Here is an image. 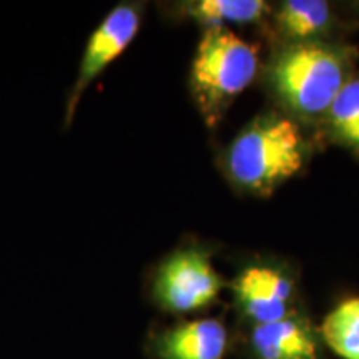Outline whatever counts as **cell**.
<instances>
[{
	"instance_id": "cell-1",
	"label": "cell",
	"mask_w": 359,
	"mask_h": 359,
	"mask_svg": "<svg viewBox=\"0 0 359 359\" xmlns=\"http://www.w3.org/2000/svg\"><path fill=\"white\" fill-rule=\"evenodd\" d=\"M356 57L349 45L326 40L288 45L269 67V85L293 115L320 118L353 79Z\"/></svg>"
},
{
	"instance_id": "cell-2",
	"label": "cell",
	"mask_w": 359,
	"mask_h": 359,
	"mask_svg": "<svg viewBox=\"0 0 359 359\" xmlns=\"http://www.w3.org/2000/svg\"><path fill=\"white\" fill-rule=\"evenodd\" d=\"M306 142L294 120L259 116L236 135L224 156L228 178L241 190L268 195L303 168Z\"/></svg>"
},
{
	"instance_id": "cell-3",
	"label": "cell",
	"mask_w": 359,
	"mask_h": 359,
	"mask_svg": "<svg viewBox=\"0 0 359 359\" xmlns=\"http://www.w3.org/2000/svg\"><path fill=\"white\" fill-rule=\"evenodd\" d=\"M259 69L258 48L224 27L201 35L191 64L190 87L205 122L215 127L228 105L250 87Z\"/></svg>"
},
{
	"instance_id": "cell-4",
	"label": "cell",
	"mask_w": 359,
	"mask_h": 359,
	"mask_svg": "<svg viewBox=\"0 0 359 359\" xmlns=\"http://www.w3.org/2000/svg\"><path fill=\"white\" fill-rule=\"evenodd\" d=\"M223 280L203 250H180L165 259L156 273L155 299L170 313L203 309L218 298Z\"/></svg>"
},
{
	"instance_id": "cell-5",
	"label": "cell",
	"mask_w": 359,
	"mask_h": 359,
	"mask_svg": "<svg viewBox=\"0 0 359 359\" xmlns=\"http://www.w3.org/2000/svg\"><path fill=\"white\" fill-rule=\"evenodd\" d=\"M140 8L132 6V4H122V6H116L92 34L87 48H85L82 64H80L77 82L74 85L69 105H67V123L74 116L75 107H77L83 90L116 57L122 55V52L135 39L138 29H140Z\"/></svg>"
},
{
	"instance_id": "cell-6",
	"label": "cell",
	"mask_w": 359,
	"mask_h": 359,
	"mask_svg": "<svg viewBox=\"0 0 359 359\" xmlns=\"http://www.w3.org/2000/svg\"><path fill=\"white\" fill-rule=\"evenodd\" d=\"M233 290L241 311L255 326L291 316L293 283L280 269L258 264L246 268L236 278Z\"/></svg>"
},
{
	"instance_id": "cell-7",
	"label": "cell",
	"mask_w": 359,
	"mask_h": 359,
	"mask_svg": "<svg viewBox=\"0 0 359 359\" xmlns=\"http://www.w3.org/2000/svg\"><path fill=\"white\" fill-rule=\"evenodd\" d=\"M228 331L218 320H196L178 325L156 336L155 351L160 359H223Z\"/></svg>"
},
{
	"instance_id": "cell-8",
	"label": "cell",
	"mask_w": 359,
	"mask_h": 359,
	"mask_svg": "<svg viewBox=\"0 0 359 359\" xmlns=\"http://www.w3.org/2000/svg\"><path fill=\"white\" fill-rule=\"evenodd\" d=\"M251 346L262 359H320L313 330L293 314L285 320L255 326Z\"/></svg>"
},
{
	"instance_id": "cell-9",
	"label": "cell",
	"mask_w": 359,
	"mask_h": 359,
	"mask_svg": "<svg viewBox=\"0 0 359 359\" xmlns=\"http://www.w3.org/2000/svg\"><path fill=\"white\" fill-rule=\"evenodd\" d=\"M278 32L290 45L323 40L333 27V11L325 0H286L276 13Z\"/></svg>"
},
{
	"instance_id": "cell-10",
	"label": "cell",
	"mask_w": 359,
	"mask_h": 359,
	"mask_svg": "<svg viewBox=\"0 0 359 359\" xmlns=\"http://www.w3.org/2000/svg\"><path fill=\"white\" fill-rule=\"evenodd\" d=\"M268 11V4L263 0H196L183 4V12L190 19L206 25V29L255 24Z\"/></svg>"
},
{
	"instance_id": "cell-11",
	"label": "cell",
	"mask_w": 359,
	"mask_h": 359,
	"mask_svg": "<svg viewBox=\"0 0 359 359\" xmlns=\"http://www.w3.org/2000/svg\"><path fill=\"white\" fill-rule=\"evenodd\" d=\"M325 343L343 359H359V298L339 303L321 325Z\"/></svg>"
},
{
	"instance_id": "cell-12",
	"label": "cell",
	"mask_w": 359,
	"mask_h": 359,
	"mask_svg": "<svg viewBox=\"0 0 359 359\" xmlns=\"http://www.w3.org/2000/svg\"><path fill=\"white\" fill-rule=\"evenodd\" d=\"M326 120L331 137L359 154V77H353L341 90Z\"/></svg>"
}]
</instances>
